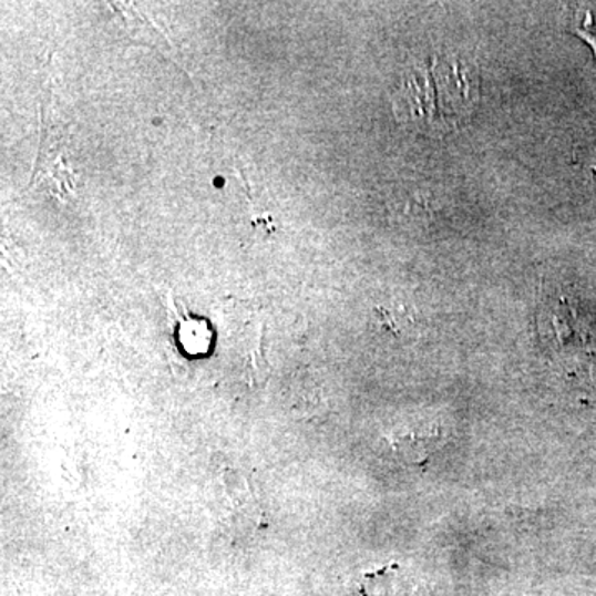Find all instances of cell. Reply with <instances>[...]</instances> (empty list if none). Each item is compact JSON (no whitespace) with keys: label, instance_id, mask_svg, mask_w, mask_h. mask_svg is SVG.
Segmentation results:
<instances>
[{"label":"cell","instance_id":"6da1fadb","mask_svg":"<svg viewBox=\"0 0 596 596\" xmlns=\"http://www.w3.org/2000/svg\"><path fill=\"white\" fill-rule=\"evenodd\" d=\"M477 99V73L471 63L458 56H433L404 76L394 112L404 125L436 135L467 120Z\"/></svg>","mask_w":596,"mask_h":596},{"label":"cell","instance_id":"7a4b0ae2","mask_svg":"<svg viewBox=\"0 0 596 596\" xmlns=\"http://www.w3.org/2000/svg\"><path fill=\"white\" fill-rule=\"evenodd\" d=\"M443 441L440 424L428 420L404 421L391 434V446L404 461L421 462L430 459Z\"/></svg>","mask_w":596,"mask_h":596}]
</instances>
